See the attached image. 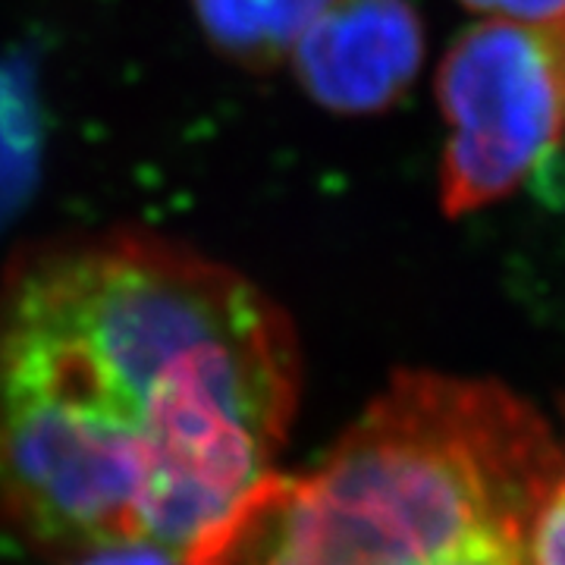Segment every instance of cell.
<instances>
[{"label":"cell","instance_id":"obj_2","mask_svg":"<svg viewBox=\"0 0 565 565\" xmlns=\"http://www.w3.org/2000/svg\"><path fill=\"white\" fill-rule=\"evenodd\" d=\"M565 465L534 405L497 381L403 371L296 475L270 471L185 565H527Z\"/></svg>","mask_w":565,"mask_h":565},{"label":"cell","instance_id":"obj_6","mask_svg":"<svg viewBox=\"0 0 565 565\" xmlns=\"http://www.w3.org/2000/svg\"><path fill=\"white\" fill-rule=\"evenodd\" d=\"M44 161L39 85L22 61H0V230L29 204Z\"/></svg>","mask_w":565,"mask_h":565},{"label":"cell","instance_id":"obj_3","mask_svg":"<svg viewBox=\"0 0 565 565\" xmlns=\"http://www.w3.org/2000/svg\"><path fill=\"white\" fill-rule=\"evenodd\" d=\"M437 104L446 217L503 202L565 141V29L468 25L437 66Z\"/></svg>","mask_w":565,"mask_h":565},{"label":"cell","instance_id":"obj_4","mask_svg":"<svg viewBox=\"0 0 565 565\" xmlns=\"http://www.w3.org/2000/svg\"><path fill=\"white\" fill-rule=\"evenodd\" d=\"M422 61L424 22L412 0H333L292 51L305 95L343 117L403 102Z\"/></svg>","mask_w":565,"mask_h":565},{"label":"cell","instance_id":"obj_8","mask_svg":"<svg viewBox=\"0 0 565 565\" xmlns=\"http://www.w3.org/2000/svg\"><path fill=\"white\" fill-rule=\"evenodd\" d=\"M462 7L519 25L565 29V0H462Z\"/></svg>","mask_w":565,"mask_h":565},{"label":"cell","instance_id":"obj_5","mask_svg":"<svg viewBox=\"0 0 565 565\" xmlns=\"http://www.w3.org/2000/svg\"><path fill=\"white\" fill-rule=\"evenodd\" d=\"M330 7L333 0H192L211 47L245 70H270L292 57Z\"/></svg>","mask_w":565,"mask_h":565},{"label":"cell","instance_id":"obj_1","mask_svg":"<svg viewBox=\"0 0 565 565\" xmlns=\"http://www.w3.org/2000/svg\"><path fill=\"white\" fill-rule=\"evenodd\" d=\"M302 345L262 286L145 230L70 233L0 277V527L73 559L185 553L270 471Z\"/></svg>","mask_w":565,"mask_h":565},{"label":"cell","instance_id":"obj_7","mask_svg":"<svg viewBox=\"0 0 565 565\" xmlns=\"http://www.w3.org/2000/svg\"><path fill=\"white\" fill-rule=\"evenodd\" d=\"M527 565H565V465L531 527Z\"/></svg>","mask_w":565,"mask_h":565},{"label":"cell","instance_id":"obj_9","mask_svg":"<svg viewBox=\"0 0 565 565\" xmlns=\"http://www.w3.org/2000/svg\"><path fill=\"white\" fill-rule=\"evenodd\" d=\"M185 553H173L163 546H110L66 559V565H185Z\"/></svg>","mask_w":565,"mask_h":565}]
</instances>
